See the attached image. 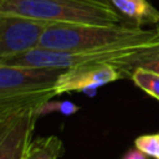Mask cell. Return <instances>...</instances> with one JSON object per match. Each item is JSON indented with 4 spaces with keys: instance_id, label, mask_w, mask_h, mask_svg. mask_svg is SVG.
<instances>
[{
    "instance_id": "cell-9",
    "label": "cell",
    "mask_w": 159,
    "mask_h": 159,
    "mask_svg": "<svg viewBox=\"0 0 159 159\" xmlns=\"http://www.w3.org/2000/svg\"><path fill=\"white\" fill-rule=\"evenodd\" d=\"M62 153V140L56 135H48L31 142L24 159H58Z\"/></svg>"
},
{
    "instance_id": "cell-5",
    "label": "cell",
    "mask_w": 159,
    "mask_h": 159,
    "mask_svg": "<svg viewBox=\"0 0 159 159\" xmlns=\"http://www.w3.org/2000/svg\"><path fill=\"white\" fill-rule=\"evenodd\" d=\"M36 119V108L0 116V159H24Z\"/></svg>"
},
{
    "instance_id": "cell-3",
    "label": "cell",
    "mask_w": 159,
    "mask_h": 159,
    "mask_svg": "<svg viewBox=\"0 0 159 159\" xmlns=\"http://www.w3.org/2000/svg\"><path fill=\"white\" fill-rule=\"evenodd\" d=\"M62 70L0 65V116L36 108L56 96Z\"/></svg>"
},
{
    "instance_id": "cell-14",
    "label": "cell",
    "mask_w": 159,
    "mask_h": 159,
    "mask_svg": "<svg viewBox=\"0 0 159 159\" xmlns=\"http://www.w3.org/2000/svg\"><path fill=\"white\" fill-rule=\"evenodd\" d=\"M158 139H159V133H158ZM155 159H159V148H158V155H157Z\"/></svg>"
},
{
    "instance_id": "cell-1",
    "label": "cell",
    "mask_w": 159,
    "mask_h": 159,
    "mask_svg": "<svg viewBox=\"0 0 159 159\" xmlns=\"http://www.w3.org/2000/svg\"><path fill=\"white\" fill-rule=\"evenodd\" d=\"M157 45H159V25L148 30L134 24H52L39 42V47L57 51L114 50Z\"/></svg>"
},
{
    "instance_id": "cell-13",
    "label": "cell",
    "mask_w": 159,
    "mask_h": 159,
    "mask_svg": "<svg viewBox=\"0 0 159 159\" xmlns=\"http://www.w3.org/2000/svg\"><path fill=\"white\" fill-rule=\"evenodd\" d=\"M122 159H148V155L144 154L138 148H135V149H129L128 152H125Z\"/></svg>"
},
{
    "instance_id": "cell-8",
    "label": "cell",
    "mask_w": 159,
    "mask_h": 159,
    "mask_svg": "<svg viewBox=\"0 0 159 159\" xmlns=\"http://www.w3.org/2000/svg\"><path fill=\"white\" fill-rule=\"evenodd\" d=\"M124 77H129L130 72L134 68L142 67L159 73V45L154 47L143 48L130 56H127L122 60L114 62Z\"/></svg>"
},
{
    "instance_id": "cell-12",
    "label": "cell",
    "mask_w": 159,
    "mask_h": 159,
    "mask_svg": "<svg viewBox=\"0 0 159 159\" xmlns=\"http://www.w3.org/2000/svg\"><path fill=\"white\" fill-rule=\"evenodd\" d=\"M135 148L142 150L144 154L157 158L158 155V148H159V139H158V133L157 134H144L139 135L134 140Z\"/></svg>"
},
{
    "instance_id": "cell-10",
    "label": "cell",
    "mask_w": 159,
    "mask_h": 159,
    "mask_svg": "<svg viewBox=\"0 0 159 159\" xmlns=\"http://www.w3.org/2000/svg\"><path fill=\"white\" fill-rule=\"evenodd\" d=\"M129 77L137 87H139L145 93H148L149 96L159 101V73L158 72L138 67L130 72Z\"/></svg>"
},
{
    "instance_id": "cell-11",
    "label": "cell",
    "mask_w": 159,
    "mask_h": 159,
    "mask_svg": "<svg viewBox=\"0 0 159 159\" xmlns=\"http://www.w3.org/2000/svg\"><path fill=\"white\" fill-rule=\"evenodd\" d=\"M78 111H80V107L70 101H61V102L48 101L42 107H40L37 109V117L45 116V114L52 113V112H60L63 116H72Z\"/></svg>"
},
{
    "instance_id": "cell-7",
    "label": "cell",
    "mask_w": 159,
    "mask_h": 159,
    "mask_svg": "<svg viewBox=\"0 0 159 159\" xmlns=\"http://www.w3.org/2000/svg\"><path fill=\"white\" fill-rule=\"evenodd\" d=\"M111 2L134 25H159V10L148 0H111Z\"/></svg>"
},
{
    "instance_id": "cell-4",
    "label": "cell",
    "mask_w": 159,
    "mask_h": 159,
    "mask_svg": "<svg viewBox=\"0 0 159 159\" xmlns=\"http://www.w3.org/2000/svg\"><path fill=\"white\" fill-rule=\"evenodd\" d=\"M53 22L17 15L0 16V60L39 47L46 29Z\"/></svg>"
},
{
    "instance_id": "cell-6",
    "label": "cell",
    "mask_w": 159,
    "mask_h": 159,
    "mask_svg": "<svg viewBox=\"0 0 159 159\" xmlns=\"http://www.w3.org/2000/svg\"><path fill=\"white\" fill-rule=\"evenodd\" d=\"M123 78L119 68L111 62L93 63L63 70L60 75L55 91L56 96L70 92H84L93 96L98 87Z\"/></svg>"
},
{
    "instance_id": "cell-2",
    "label": "cell",
    "mask_w": 159,
    "mask_h": 159,
    "mask_svg": "<svg viewBox=\"0 0 159 159\" xmlns=\"http://www.w3.org/2000/svg\"><path fill=\"white\" fill-rule=\"evenodd\" d=\"M1 15H17L53 24H125V17L111 0H0Z\"/></svg>"
}]
</instances>
